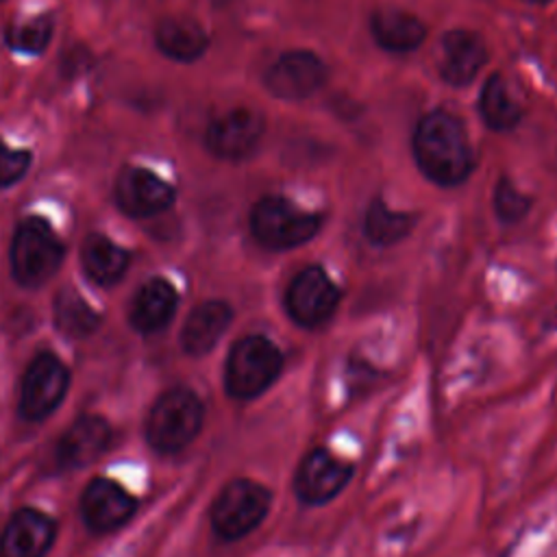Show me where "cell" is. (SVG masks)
Instances as JSON below:
<instances>
[{
	"label": "cell",
	"instance_id": "cell-1",
	"mask_svg": "<svg viewBox=\"0 0 557 557\" xmlns=\"http://www.w3.org/2000/svg\"><path fill=\"white\" fill-rule=\"evenodd\" d=\"M409 146L416 168L435 187H459L476 170V152L463 117L444 107L418 117Z\"/></svg>",
	"mask_w": 557,
	"mask_h": 557
},
{
	"label": "cell",
	"instance_id": "cell-2",
	"mask_svg": "<svg viewBox=\"0 0 557 557\" xmlns=\"http://www.w3.org/2000/svg\"><path fill=\"white\" fill-rule=\"evenodd\" d=\"M324 215L296 205L283 194L261 196L248 213L252 239L272 252H285L309 244L322 228Z\"/></svg>",
	"mask_w": 557,
	"mask_h": 557
},
{
	"label": "cell",
	"instance_id": "cell-3",
	"mask_svg": "<svg viewBox=\"0 0 557 557\" xmlns=\"http://www.w3.org/2000/svg\"><path fill=\"white\" fill-rule=\"evenodd\" d=\"M285 357L265 335L252 333L237 339L224 363V387L231 398L250 400L261 396L283 372Z\"/></svg>",
	"mask_w": 557,
	"mask_h": 557
},
{
	"label": "cell",
	"instance_id": "cell-4",
	"mask_svg": "<svg viewBox=\"0 0 557 557\" xmlns=\"http://www.w3.org/2000/svg\"><path fill=\"white\" fill-rule=\"evenodd\" d=\"M205 420L202 400L187 387L168 389L148 413L146 437L163 455L183 450L200 433Z\"/></svg>",
	"mask_w": 557,
	"mask_h": 557
},
{
	"label": "cell",
	"instance_id": "cell-5",
	"mask_svg": "<svg viewBox=\"0 0 557 557\" xmlns=\"http://www.w3.org/2000/svg\"><path fill=\"white\" fill-rule=\"evenodd\" d=\"M63 244L54 228L39 215L20 220L11 239V270L20 285H44L63 261Z\"/></svg>",
	"mask_w": 557,
	"mask_h": 557
},
{
	"label": "cell",
	"instance_id": "cell-6",
	"mask_svg": "<svg viewBox=\"0 0 557 557\" xmlns=\"http://www.w3.org/2000/svg\"><path fill=\"white\" fill-rule=\"evenodd\" d=\"M329 81L331 67L313 48H287L261 74L265 94L281 102H305Z\"/></svg>",
	"mask_w": 557,
	"mask_h": 557
},
{
	"label": "cell",
	"instance_id": "cell-7",
	"mask_svg": "<svg viewBox=\"0 0 557 557\" xmlns=\"http://www.w3.org/2000/svg\"><path fill=\"white\" fill-rule=\"evenodd\" d=\"M268 120L255 107H231L213 115L202 131V148L218 161L244 163L252 159L265 137Z\"/></svg>",
	"mask_w": 557,
	"mask_h": 557
},
{
	"label": "cell",
	"instance_id": "cell-8",
	"mask_svg": "<svg viewBox=\"0 0 557 557\" xmlns=\"http://www.w3.org/2000/svg\"><path fill=\"white\" fill-rule=\"evenodd\" d=\"M272 492L252 479L228 481L211 505V527L222 540H242L268 516Z\"/></svg>",
	"mask_w": 557,
	"mask_h": 557
},
{
	"label": "cell",
	"instance_id": "cell-9",
	"mask_svg": "<svg viewBox=\"0 0 557 557\" xmlns=\"http://www.w3.org/2000/svg\"><path fill=\"white\" fill-rule=\"evenodd\" d=\"M339 300L342 289L331 274L322 265L311 263L292 276L283 305L294 324L302 329H318L335 315Z\"/></svg>",
	"mask_w": 557,
	"mask_h": 557
},
{
	"label": "cell",
	"instance_id": "cell-10",
	"mask_svg": "<svg viewBox=\"0 0 557 557\" xmlns=\"http://www.w3.org/2000/svg\"><path fill=\"white\" fill-rule=\"evenodd\" d=\"M113 200L128 218H154L176 202V187L154 170L128 163L115 176Z\"/></svg>",
	"mask_w": 557,
	"mask_h": 557
},
{
	"label": "cell",
	"instance_id": "cell-11",
	"mask_svg": "<svg viewBox=\"0 0 557 557\" xmlns=\"http://www.w3.org/2000/svg\"><path fill=\"white\" fill-rule=\"evenodd\" d=\"M352 474V463L335 457L324 446H315L302 455L294 472V492L305 505H326L344 492Z\"/></svg>",
	"mask_w": 557,
	"mask_h": 557
},
{
	"label": "cell",
	"instance_id": "cell-12",
	"mask_svg": "<svg viewBox=\"0 0 557 557\" xmlns=\"http://www.w3.org/2000/svg\"><path fill=\"white\" fill-rule=\"evenodd\" d=\"M490 61V48L474 28H448L440 37L437 74L453 89L470 87Z\"/></svg>",
	"mask_w": 557,
	"mask_h": 557
},
{
	"label": "cell",
	"instance_id": "cell-13",
	"mask_svg": "<svg viewBox=\"0 0 557 557\" xmlns=\"http://www.w3.org/2000/svg\"><path fill=\"white\" fill-rule=\"evenodd\" d=\"M70 383L67 368L52 352L37 355L20 385V411L26 420H44L63 400Z\"/></svg>",
	"mask_w": 557,
	"mask_h": 557
},
{
	"label": "cell",
	"instance_id": "cell-14",
	"mask_svg": "<svg viewBox=\"0 0 557 557\" xmlns=\"http://www.w3.org/2000/svg\"><path fill=\"white\" fill-rule=\"evenodd\" d=\"M368 30L376 48L394 57L416 52L429 37V26L418 13L394 4L376 7L368 17Z\"/></svg>",
	"mask_w": 557,
	"mask_h": 557
},
{
	"label": "cell",
	"instance_id": "cell-15",
	"mask_svg": "<svg viewBox=\"0 0 557 557\" xmlns=\"http://www.w3.org/2000/svg\"><path fill=\"white\" fill-rule=\"evenodd\" d=\"M152 44L168 61L191 65L211 48V35L196 17L165 15L152 28Z\"/></svg>",
	"mask_w": 557,
	"mask_h": 557
},
{
	"label": "cell",
	"instance_id": "cell-16",
	"mask_svg": "<svg viewBox=\"0 0 557 557\" xmlns=\"http://www.w3.org/2000/svg\"><path fill=\"white\" fill-rule=\"evenodd\" d=\"M111 442V429L100 416H81L59 437L54 461L61 470H76L96 461Z\"/></svg>",
	"mask_w": 557,
	"mask_h": 557
},
{
	"label": "cell",
	"instance_id": "cell-17",
	"mask_svg": "<svg viewBox=\"0 0 557 557\" xmlns=\"http://www.w3.org/2000/svg\"><path fill=\"white\" fill-rule=\"evenodd\" d=\"M81 511L89 529L113 531L133 516L135 500L115 481L98 476L85 487Z\"/></svg>",
	"mask_w": 557,
	"mask_h": 557
},
{
	"label": "cell",
	"instance_id": "cell-18",
	"mask_svg": "<svg viewBox=\"0 0 557 557\" xmlns=\"http://www.w3.org/2000/svg\"><path fill=\"white\" fill-rule=\"evenodd\" d=\"M54 540V522L37 509H20L0 535V557H44Z\"/></svg>",
	"mask_w": 557,
	"mask_h": 557
},
{
	"label": "cell",
	"instance_id": "cell-19",
	"mask_svg": "<svg viewBox=\"0 0 557 557\" xmlns=\"http://www.w3.org/2000/svg\"><path fill=\"white\" fill-rule=\"evenodd\" d=\"M476 113L485 128L500 135L513 133L527 115L503 72H492L485 76L476 96Z\"/></svg>",
	"mask_w": 557,
	"mask_h": 557
},
{
	"label": "cell",
	"instance_id": "cell-20",
	"mask_svg": "<svg viewBox=\"0 0 557 557\" xmlns=\"http://www.w3.org/2000/svg\"><path fill=\"white\" fill-rule=\"evenodd\" d=\"M233 320L226 300H205L191 309L181 331V346L191 357H202L220 342Z\"/></svg>",
	"mask_w": 557,
	"mask_h": 557
},
{
	"label": "cell",
	"instance_id": "cell-21",
	"mask_svg": "<svg viewBox=\"0 0 557 557\" xmlns=\"http://www.w3.org/2000/svg\"><path fill=\"white\" fill-rule=\"evenodd\" d=\"M418 220L420 213L392 209L383 196H372L363 213V235L372 246L389 248L407 239L413 233Z\"/></svg>",
	"mask_w": 557,
	"mask_h": 557
},
{
	"label": "cell",
	"instance_id": "cell-22",
	"mask_svg": "<svg viewBox=\"0 0 557 557\" xmlns=\"http://www.w3.org/2000/svg\"><path fill=\"white\" fill-rule=\"evenodd\" d=\"M176 289L165 278L146 281L133 298L131 322L141 333H154L163 329L176 311Z\"/></svg>",
	"mask_w": 557,
	"mask_h": 557
},
{
	"label": "cell",
	"instance_id": "cell-23",
	"mask_svg": "<svg viewBox=\"0 0 557 557\" xmlns=\"http://www.w3.org/2000/svg\"><path fill=\"white\" fill-rule=\"evenodd\" d=\"M81 263L85 274L98 283V285H113L117 283L128 263H131V255L117 246L113 239H109L102 233H91L83 239L81 246Z\"/></svg>",
	"mask_w": 557,
	"mask_h": 557
},
{
	"label": "cell",
	"instance_id": "cell-24",
	"mask_svg": "<svg viewBox=\"0 0 557 557\" xmlns=\"http://www.w3.org/2000/svg\"><path fill=\"white\" fill-rule=\"evenodd\" d=\"M54 13H37L24 22H11L2 33V41L15 54L39 57L48 50L54 37Z\"/></svg>",
	"mask_w": 557,
	"mask_h": 557
},
{
	"label": "cell",
	"instance_id": "cell-25",
	"mask_svg": "<svg viewBox=\"0 0 557 557\" xmlns=\"http://www.w3.org/2000/svg\"><path fill=\"white\" fill-rule=\"evenodd\" d=\"M54 322L67 337H87L100 326V315L78 292L65 287L54 298Z\"/></svg>",
	"mask_w": 557,
	"mask_h": 557
},
{
	"label": "cell",
	"instance_id": "cell-26",
	"mask_svg": "<svg viewBox=\"0 0 557 557\" xmlns=\"http://www.w3.org/2000/svg\"><path fill=\"white\" fill-rule=\"evenodd\" d=\"M533 207V198L522 191L516 181L507 174H500L492 189V209L498 222L503 224H518L522 222Z\"/></svg>",
	"mask_w": 557,
	"mask_h": 557
},
{
	"label": "cell",
	"instance_id": "cell-27",
	"mask_svg": "<svg viewBox=\"0 0 557 557\" xmlns=\"http://www.w3.org/2000/svg\"><path fill=\"white\" fill-rule=\"evenodd\" d=\"M33 165V152L28 148H15L0 137V189L20 183Z\"/></svg>",
	"mask_w": 557,
	"mask_h": 557
},
{
	"label": "cell",
	"instance_id": "cell-28",
	"mask_svg": "<svg viewBox=\"0 0 557 557\" xmlns=\"http://www.w3.org/2000/svg\"><path fill=\"white\" fill-rule=\"evenodd\" d=\"M94 65H96V54L85 44H72L70 48L61 50L57 70L63 81H76L89 74Z\"/></svg>",
	"mask_w": 557,
	"mask_h": 557
},
{
	"label": "cell",
	"instance_id": "cell-29",
	"mask_svg": "<svg viewBox=\"0 0 557 557\" xmlns=\"http://www.w3.org/2000/svg\"><path fill=\"white\" fill-rule=\"evenodd\" d=\"M524 2H529V4H535V7H548V4H553L555 0H524Z\"/></svg>",
	"mask_w": 557,
	"mask_h": 557
},
{
	"label": "cell",
	"instance_id": "cell-30",
	"mask_svg": "<svg viewBox=\"0 0 557 557\" xmlns=\"http://www.w3.org/2000/svg\"><path fill=\"white\" fill-rule=\"evenodd\" d=\"M215 7H226V4H233L235 0H211Z\"/></svg>",
	"mask_w": 557,
	"mask_h": 557
},
{
	"label": "cell",
	"instance_id": "cell-31",
	"mask_svg": "<svg viewBox=\"0 0 557 557\" xmlns=\"http://www.w3.org/2000/svg\"><path fill=\"white\" fill-rule=\"evenodd\" d=\"M2 2H4V0H0V4H2Z\"/></svg>",
	"mask_w": 557,
	"mask_h": 557
}]
</instances>
